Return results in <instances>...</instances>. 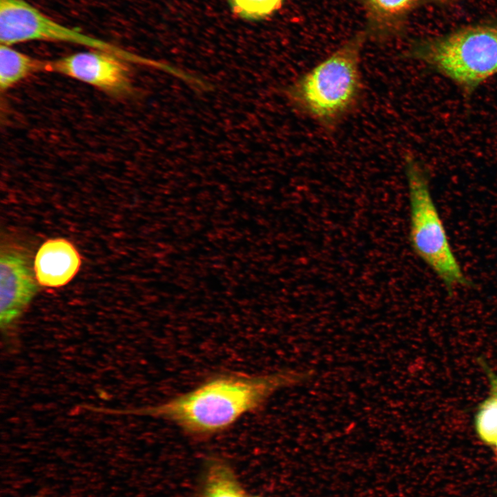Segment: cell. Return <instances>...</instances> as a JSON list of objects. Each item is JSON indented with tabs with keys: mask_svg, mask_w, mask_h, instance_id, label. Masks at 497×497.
Returning a JSON list of instances; mask_svg holds the SVG:
<instances>
[{
	"mask_svg": "<svg viewBox=\"0 0 497 497\" xmlns=\"http://www.w3.org/2000/svg\"><path fill=\"white\" fill-rule=\"evenodd\" d=\"M310 376V372L292 369L260 375L220 373L161 404L109 413L164 419L188 436L205 438L228 430L245 415L262 407L277 391Z\"/></svg>",
	"mask_w": 497,
	"mask_h": 497,
	"instance_id": "6da1fadb",
	"label": "cell"
},
{
	"mask_svg": "<svg viewBox=\"0 0 497 497\" xmlns=\"http://www.w3.org/2000/svg\"><path fill=\"white\" fill-rule=\"evenodd\" d=\"M366 33L360 32L285 88L289 103L320 126L332 129L358 107L364 83L360 57Z\"/></svg>",
	"mask_w": 497,
	"mask_h": 497,
	"instance_id": "7a4b0ae2",
	"label": "cell"
},
{
	"mask_svg": "<svg viewBox=\"0 0 497 497\" xmlns=\"http://www.w3.org/2000/svg\"><path fill=\"white\" fill-rule=\"evenodd\" d=\"M408 56L470 95L497 75V23L470 26L421 40L413 45Z\"/></svg>",
	"mask_w": 497,
	"mask_h": 497,
	"instance_id": "3957f363",
	"label": "cell"
},
{
	"mask_svg": "<svg viewBox=\"0 0 497 497\" xmlns=\"http://www.w3.org/2000/svg\"><path fill=\"white\" fill-rule=\"evenodd\" d=\"M405 171L408 184L412 249L437 275L449 293L457 286L470 287L450 246L445 226L433 200L425 168L406 155Z\"/></svg>",
	"mask_w": 497,
	"mask_h": 497,
	"instance_id": "277c9868",
	"label": "cell"
},
{
	"mask_svg": "<svg viewBox=\"0 0 497 497\" xmlns=\"http://www.w3.org/2000/svg\"><path fill=\"white\" fill-rule=\"evenodd\" d=\"M52 41L84 46L114 55L127 62L155 67L157 61L63 26L25 0H0V43Z\"/></svg>",
	"mask_w": 497,
	"mask_h": 497,
	"instance_id": "5b68a950",
	"label": "cell"
},
{
	"mask_svg": "<svg viewBox=\"0 0 497 497\" xmlns=\"http://www.w3.org/2000/svg\"><path fill=\"white\" fill-rule=\"evenodd\" d=\"M126 62L110 53L95 50L77 52L47 61L46 70L88 84L106 93L121 96L132 90Z\"/></svg>",
	"mask_w": 497,
	"mask_h": 497,
	"instance_id": "8992f818",
	"label": "cell"
},
{
	"mask_svg": "<svg viewBox=\"0 0 497 497\" xmlns=\"http://www.w3.org/2000/svg\"><path fill=\"white\" fill-rule=\"evenodd\" d=\"M37 290L32 272L19 252L1 251L0 257V326L6 340H12L19 319Z\"/></svg>",
	"mask_w": 497,
	"mask_h": 497,
	"instance_id": "52a82bcc",
	"label": "cell"
},
{
	"mask_svg": "<svg viewBox=\"0 0 497 497\" xmlns=\"http://www.w3.org/2000/svg\"><path fill=\"white\" fill-rule=\"evenodd\" d=\"M81 257L75 246L64 238L46 241L37 252L34 270L41 286L58 288L70 282L78 273Z\"/></svg>",
	"mask_w": 497,
	"mask_h": 497,
	"instance_id": "ba28073f",
	"label": "cell"
},
{
	"mask_svg": "<svg viewBox=\"0 0 497 497\" xmlns=\"http://www.w3.org/2000/svg\"><path fill=\"white\" fill-rule=\"evenodd\" d=\"M46 62L10 47L0 46V88L6 91L35 72L46 70Z\"/></svg>",
	"mask_w": 497,
	"mask_h": 497,
	"instance_id": "9c48e42d",
	"label": "cell"
},
{
	"mask_svg": "<svg viewBox=\"0 0 497 497\" xmlns=\"http://www.w3.org/2000/svg\"><path fill=\"white\" fill-rule=\"evenodd\" d=\"M200 497H246L232 468L219 459L210 460Z\"/></svg>",
	"mask_w": 497,
	"mask_h": 497,
	"instance_id": "30bf717a",
	"label": "cell"
},
{
	"mask_svg": "<svg viewBox=\"0 0 497 497\" xmlns=\"http://www.w3.org/2000/svg\"><path fill=\"white\" fill-rule=\"evenodd\" d=\"M475 429L478 438L485 444L493 446L497 441V400L491 396L478 408Z\"/></svg>",
	"mask_w": 497,
	"mask_h": 497,
	"instance_id": "8fae6325",
	"label": "cell"
},
{
	"mask_svg": "<svg viewBox=\"0 0 497 497\" xmlns=\"http://www.w3.org/2000/svg\"><path fill=\"white\" fill-rule=\"evenodd\" d=\"M234 12L247 19H260L278 10L283 0H229Z\"/></svg>",
	"mask_w": 497,
	"mask_h": 497,
	"instance_id": "7c38bea8",
	"label": "cell"
},
{
	"mask_svg": "<svg viewBox=\"0 0 497 497\" xmlns=\"http://www.w3.org/2000/svg\"><path fill=\"white\" fill-rule=\"evenodd\" d=\"M371 13L384 19L398 17L410 10L417 0H365Z\"/></svg>",
	"mask_w": 497,
	"mask_h": 497,
	"instance_id": "4fadbf2b",
	"label": "cell"
},
{
	"mask_svg": "<svg viewBox=\"0 0 497 497\" xmlns=\"http://www.w3.org/2000/svg\"><path fill=\"white\" fill-rule=\"evenodd\" d=\"M489 380L491 388V396L497 400V376L483 361L480 362Z\"/></svg>",
	"mask_w": 497,
	"mask_h": 497,
	"instance_id": "5bb4252c",
	"label": "cell"
},
{
	"mask_svg": "<svg viewBox=\"0 0 497 497\" xmlns=\"http://www.w3.org/2000/svg\"><path fill=\"white\" fill-rule=\"evenodd\" d=\"M492 447H494V458H495L496 461L497 462V441L494 443V445Z\"/></svg>",
	"mask_w": 497,
	"mask_h": 497,
	"instance_id": "9a60e30c",
	"label": "cell"
},
{
	"mask_svg": "<svg viewBox=\"0 0 497 497\" xmlns=\"http://www.w3.org/2000/svg\"><path fill=\"white\" fill-rule=\"evenodd\" d=\"M37 497H42V496H37Z\"/></svg>",
	"mask_w": 497,
	"mask_h": 497,
	"instance_id": "2e32d148",
	"label": "cell"
},
{
	"mask_svg": "<svg viewBox=\"0 0 497 497\" xmlns=\"http://www.w3.org/2000/svg\"><path fill=\"white\" fill-rule=\"evenodd\" d=\"M253 497H257V496H253Z\"/></svg>",
	"mask_w": 497,
	"mask_h": 497,
	"instance_id": "e0dca14e",
	"label": "cell"
}]
</instances>
